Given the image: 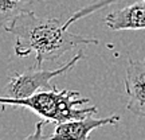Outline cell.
<instances>
[{
    "label": "cell",
    "instance_id": "cell-1",
    "mask_svg": "<svg viewBox=\"0 0 145 140\" xmlns=\"http://www.w3.org/2000/svg\"><path fill=\"white\" fill-rule=\"evenodd\" d=\"M63 23L55 18H38L34 11L18 15L5 30L16 38L14 51L18 57L35 53V66L42 68L46 61H55L65 53L81 45H98L95 38H86L63 28Z\"/></svg>",
    "mask_w": 145,
    "mask_h": 140
},
{
    "label": "cell",
    "instance_id": "cell-2",
    "mask_svg": "<svg viewBox=\"0 0 145 140\" xmlns=\"http://www.w3.org/2000/svg\"><path fill=\"white\" fill-rule=\"evenodd\" d=\"M90 99L81 97L79 92L62 89L57 86L51 89L38 90L36 93L24 97V99H14V97H0V105H11L20 106L32 110L34 113L40 116L46 121L51 123H65L69 120H77L86 117L89 114H95L98 112L97 106H82L88 104Z\"/></svg>",
    "mask_w": 145,
    "mask_h": 140
},
{
    "label": "cell",
    "instance_id": "cell-3",
    "mask_svg": "<svg viewBox=\"0 0 145 140\" xmlns=\"http://www.w3.org/2000/svg\"><path fill=\"white\" fill-rule=\"evenodd\" d=\"M83 58H85V54L82 51H78L75 57H72L67 63H65L63 66L55 70H44V69L35 66L34 69H30L24 73L15 74L14 77L10 78V81L5 86V92L8 94V97L24 99V97L36 93L38 90L50 89V81L52 78L70 72L78 63V61H81Z\"/></svg>",
    "mask_w": 145,
    "mask_h": 140
},
{
    "label": "cell",
    "instance_id": "cell-4",
    "mask_svg": "<svg viewBox=\"0 0 145 140\" xmlns=\"http://www.w3.org/2000/svg\"><path fill=\"white\" fill-rule=\"evenodd\" d=\"M126 109L137 117L145 119V57L142 61L129 59L125 72Z\"/></svg>",
    "mask_w": 145,
    "mask_h": 140
},
{
    "label": "cell",
    "instance_id": "cell-5",
    "mask_svg": "<svg viewBox=\"0 0 145 140\" xmlns=\"http://www.w3.org/2000/svg\"><path fill=\"white\" fill-rule=\"evenodd\" d=\"M120 121L118 114H112L104 119H94L93 114L77 120H69L65 123H58L54 133L46 136V139H75V140H88L90 132L98 129L105 125H114Z\"/></svg>",
    "mask_w": 145,
    "mask_h": 140
},
{
    "label": "cell",
    "instance_id": "cell-6",
    "mask_svg": "<svg viewBox=\"0 0 145 140\" xmlns=\"http://www.w3.org/2000/svg\"><path fill=\"white\" fill-rule=\"evenodd\" d=\"M46 0H0V27H8L18 15L27 11H32V7Z\"/></svg>",
    "mask_w": 145,
    "mask_h": 140
},
{
    "label": "cell",
    "instance_id": "cell-7",
    "mask_svg": "<svg viewBox=\"0 0 145 140\" xmlns=\"http://www.w3.org/2000/svg\"><path fill=\"white\" fill-rule=\"evenodd\" d=\"M116 1H120V0H94L93 3L88 4L86 7H83V8H81V10L75 11V12L67 20L63 23V28H65V30H69L72 23H75L77 20L82 19V18H85V16H88V15H90V14L95 12V11L104 8V7H106V5L113 4V3H116Z\"/></svg>",
    "mask_w": 145,
    "mask_h": 140
},
{
    "label": "cell",
    "instance_id": "cell-8",
    "mask_svg": "<svg viewBox=\"0 0 145 140\" xmlns=\"http://www.w3.org/2000/svg\"><path fill=\"white\" fill-rule=\"evenodd\" d=\"M43 124H44V121H39L38 124H36V129L34 133H31V135H28L26 137V139H44V136L42 135V127H43Z\"/></svg>",
    "mask_w": 145,
    "mask_h": 140
}]
</instances>
